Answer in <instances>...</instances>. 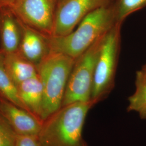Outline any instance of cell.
I'll return each instance as SVG.
<instances>
[{
  "label": "cell",
  "instance_id": "obj_1",
  "mask_svg": "<svg viewBox=\"0 0 146 146\" xmlns=\"http://www.w3.org/2000/svg\"><path fill=\"white\" fill-rule=\"evenodd\" d=\"M116 23L114 3L93 11L65 36L49 37L52 52L76 59L104 36Z\"/></svg>",
  "mask_w": 146,
  "mask_h": 146
},
{
  "label": "cell",
  "instance_id": "obj_2",
  "mask_svg": "<svg viewBox=\"0 0 146 146\" xmlns=\"http://www.w3.org/2000/svg\"><path fill=\"white\" fill-rule=\"evenodd\" d=\"M93 101L78 102L62 106L43 121L38 139L41 146H81L82 131Z\"/></svg>",
  "mask_w": 146,
  "mask_h": 146
},
{
  "label": "cell",
  "instance_id": "obj_3",
  "mask_svg": "<svg viewBox=\"0 0 146 146\" xmlns=\"http://www.w3.org/2000/svg\"><path fill=\"white\" fill-rule=\"evenodd\" d=\"M74 62V59L67 55L51 52L37 67L43 92L42 121L62 107Z\"/></svg>",
  "mask_w": 146,
  "mask_h": 146
},
{
  "label": "cell",
  "instance_id": "obj_4",
  "mask_svg": "<svg viewBox=\"0 0 146 146\" xmlns=\"http://www.w3.org/2000/svg\"><path fill=\"white\" fill-rule=\"evenodd\" d=\"M121 24L116 23L104 35L96 62L91 96L95 104L106 98L114 86L121 43Z\"/></svg>",
  "mask_w": 146,
  "mask_h": 146
},
{
  "label": "cell",
  "instance_id": "obj_5",
  "mask_svg": "<svg viewBox=\"0 0 146 146\" xmlns=\"http://www.w3.org/2000/svg\"><path fill=\"white\" fill-rule=\"evenodd\" d=\"M104 35L75 59L62 106L74 102L91 101L95 70Z\"/></svg>",
  "mask_w": 146,
  "mask_h": 146
},
{
  "label": "cell",
  "instance_id": "obj_6",
  "mask_svg": "<svg viewBox=\"0 0 146 146\" xmlns=\"http://www.w3.org/2000/svg\"><path fill=\"white\" fill-rule=\"evenodd\" d=\"M58 1L17 0L11 8L27 26L52 36Z\"/></svg>",
  "mask_w": 146,
  "mask_h": 146
},
{
  "label": "cell",
  "instance_id": "obj_7",
  "mask_svg": "<svg viewBox=\"0 0 146 146\" xmlns=\"http://www.w3.org/2000/svg\"><path fill=\"white\" fill-rule=\"evenodd\" d=\"M115 0H58L52 36H62L73 31L84 18Z\"/></svg>",
  "mask_w": 146,
  "mask_h": 146
},
{
  "label": "cell",
  "instance_id": "obj_8",
  "mask_svg": "<svg viewBox=\"0 0 146 146\" xmlns=\"http://www.w3.org/2000/svg\"><path fill=\"white\" fill-rule=\"evenodd\" d=\"M0 114L17 135L38 136L43 121L26 109L0 96Z\"/></svg>",
  "mask_w": 146,
  "mask_h": 146
},
{
  "label": "cell",
  "instance_id": "obj_9",
  "mask_svg": "<svg viewBox=\"0 0 146 146\" xmlns=\"http://www.w3.org/2000/svg\"><path fill=\"white\" fill-rule=\"evenodd\" d=\"M23 30V23L10 7L0 8V51L19 52Z\"/></svg>",
  "mask_w": 146,
  "mask_h": 146
},
{
  "label": "cell",
  "instance_id": "obj_10",
  "mask_svg": "<svg viewBox=\"0 0 146 146\" xmlns=\"http://www.w3.org/2000/svg\"><path fill=\"white\" fill-rule=\"evenodd\" d=\"M23 28L19 52L37 67L51 52L49 45L50 36H47L25 24Z\"/></svg>",
  "mask_w": 146,
  "mask_h": 146
},
{
  "label": "cell",
  "instance_id": "obj_11",
  "mask_svg": "<svg viewBox=\"0 0 146 146\" xmlns=\"http://www.w3.org/2000/svg\"><path fill=\"white\" fill-rule=\"evenodd\" d=\"M18 93L25 108L41 120L43 87L38 76L29 78L17 86Z\"/></svg>",
  "mask_w": 146,
  "mask_h": 146
},
{
  "label": "cell",
  "instance_id": "obj_12",
  "mask_svg": "<svg viewBox=\"0 0 146 146\" xmlns=\"http://www.w3.org/2000/svg\"><path fill=\"white\" fill-rule=\"evenodd\" d=\"M5 68L15 84H19L38 75L36 66L19 52L4 53Z\"/></svg>",
  "mask_w": 146,
  "mask_h": 146
},
{
  "label": "cell",
  "instance_id": "obj_13",
  "mask_svg": "<svg viewBox=\"0 0 146 146\" xmlns=\"http://www.w3.org/2000/svg\"><path fill=\"white\" fill-rule=\"evenodd\" d=\"M128 101V111L137 112L141 118L146 119V73L142 69L136 73L135 90Z\"/></svg>",
  "mask_w": 146,
  "mask_h": 146
},
{
  "label": "cell",
  "instance_id": "obj_14",
  "mask_svg": "<svg viewBox=\"0 0 146 146\" xmlns=\"http://www.w3.org/2000/svg\"><path fill=\"white\" fill-rule=\"evenodd\" d=\"M0 96L26 109L20 99L17 85L13 81L5 68L3 52L1 51H0Z\"/></svg>",
  "mask_w": 146,
  "mask_h": 146
},
{
  "label": "cell",
  "instance_id": "obj_15",
  "mask_svg": "<svg viewBox=\"0 0 146 146\" xmlns=\"http://www.w3.org/2000/svg\"><path fill=\"white\" fill-rule=\"evenodd\" d=\"M116 21L122 25L125 19L146 7V0H115L114 2Z\"/></svg>",
  "mask_w": 146,
  "mask_h": 146
},
{
  "label": "cell",
  "instance_id": "obj_16",
  "mask_svg": "<svg viewBox=\"0 0 146 146\" xmlns=\"http://www.w3.org/2000/svg\"><path fill=\"white\" fill-rule=\"evenodd\" d=\"M17 134L0 114V146H14Z\"/></svg>",
  "mask_w": 146,
  "mask_h": 146
},
{
  "label": "cell",
  "instance_id": "obj_17",
  "mask_svg": "<svg viewBox=\"0 0 146 146\" xmlns=\"http://www.w3.org/2000/svg\"><path fill=\"white\" fill-rule=\"evenodd\" d=\"M14 146H41L38 136L17 135Z\"/></svg>",
  "mask_w": 146,
  "mask_h": 146
},
{
  "label": "cell",
  "instance_id": "obj_18",
  "mask_svg": "<svg viewBox=\"0 0 146 146\" xmlns=\"http://www.w3.org/2000/svg\"><path fill=\"white\" fill-rule=\"evenodd\" d=\"M17 0H0V8L10 7L13 5Z\"/></svg>",
  "mask_w": 146,
  "mask_h": 146
},
{
  "label": "cell",
  "instance_id": "obj_19",
  "mask_svg": "<svg viewBox=\"0 0 146 146\" xmlns=\"http://www.w3.org/2000/svg\"><path fill=\"white\" fill-rule=\"evenodd\" d=\"M142 70L143 71H144L145 73H146V64L143 67V68H142Z\"/></svg>",
  "mask_w": 146,
  "mask_h": 146
},
{
  "label": "cell",
  "instance_id": "obj_20",
  "mask_svg": "<svg viewBox=\"0 0 146 146\" xmlns=\"http://www.w3.org/2000/svg\"><path fill=\"white\" fill-rule=\"evenodd\" d=\"M81 146H88V145H87V143L84 141V143H82V145H81Z\"/></svg>",
  "mask_w": 146,
  "mask_h": 146
}]
</instances>
